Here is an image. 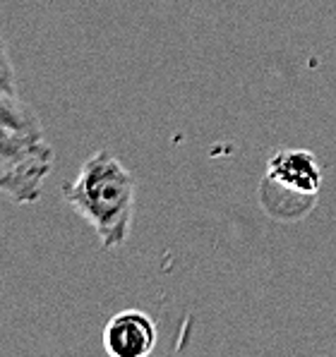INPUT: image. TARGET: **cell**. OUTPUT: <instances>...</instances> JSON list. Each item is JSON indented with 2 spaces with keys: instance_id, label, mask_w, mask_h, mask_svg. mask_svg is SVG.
I'll list each match as a JSON object with an SVG mask.
<instances>
[{
  "instance_id": "obj_7",
  "label": "cell",
  "mask_w": 336,
  "mask_h": 357,
  "mask_svg": "<svg viewBox=\"0 0 336 357\" xmlns=\"http://www.w3.org/2000/svg\"><path fill=\"white\" fill-rule=\"evenodd\" d=\"M0 120L27 132V135L43 137V125L38 120V115L31 111L29 103L22 101L17 91L8 89L5 84H0Z\"/></svg>"
},
{
  "instance_id": "obj_2",
  "label": "cell",
  "mask_w": 336,
  "mask_h": 357,
  "mask_svg": "<svg viewBox=\"0 0 336 357\" xmlns=\"http://www.w3.org/2000/svg\"><path fill=\"white\" fill-rule=\"evenodd\" d=\"M103 350L111 357H147L156 348V321L142 310H120L103 326Z\"/></svg>"
},
{
  "instance_id": "obj_3",
  "label": "cell",
  "mask_w": 336,
  "mask_h": 357,
  "mask_svg": "<svg viewBox=\"0 0 336 357\" xmlns=\"http://www.w3.org/2000/svg\"><path fill=\"white\" fill-rule=\"evenodd\" d=\"M267 178L288 185L293 190L319 195L322 190V166L307 149H279L267 161Z\"/></svg>"
},
{
  "instance_id": "obj_5",
  "label": "cell",
  "mask_w": 336,
  "mask_h": 357,
  "mask_svg": "<svg viewBox=\"0 0 336 357\" xmlns=\"http://www.w3.org/2000/svg\"><path fill=\"white\" fill-rule=\"evenodd\" d=\"M34 163H53V149L46 137L27 135L0 120V173Z\"/></svg>"
},
{
  "instance_id": "obj_1",
  "label": "cell",
  "mask_w": 336,
  "mask_h": 357,
  "mask_svg": "<svg viewBox=\"0 0 336 357\" xmlns=\"http://www.w3.org/2000/svg\"><path fill=\"white\" fill-rule=\"evenodd\" d=\"M63 199L94 228L101 250L125 245L135 218L137 183L128 166L108 149L92 153L68 185Z\"/></svg>"
},
{
  "instance_id": "obj_4",
  "label": "cell",
  "mask_w": 336,
  "mask_h": 357,
  "mask_svg": "<svg viewBox=\"0 0 336 357\" xmlns=\"http://www.w3.org/2000/svg\"><path fill=\"white\" fill-rule=\"evenodd\" d=\"M257 202H260L262 211L274 221L298 223L317 208L319 195L293 190L288 185H281L264 175L260 188H257Z\"/></svg>"
},
{
  "instance_id": "obj_8",
  "label": "cell",
  "mask_w": 336,
  "mask_h": 357,
  "mask_svg": "<svg viewBox=\"0 0 336 357\" xmlns=\"http://www.w3.org/2000/svg\"><path fill=\"white\" fill-rule=\"evenodd\" d=\"M0 84L17 91V75H15V65L13 58H10L8 41H5L3 31H0Z\"/></svg>"
},
{
  "instance_id": "obj_6",
  "label": "cell",
  "mask_w": 336,
  "mask_h": 357,
  "mask_svg": "<svg viewBox=\"0 0 336 357\" xmlns=\"http://www.w3.org/2000/svg\"><path fill=\"white\" fill-rule=\"evenodd\" d=\"M51 170L53 163H34V166L0 173V195H8L15 204H34L41 199L43 180Z\"/></svg>"
}]
</instances>
